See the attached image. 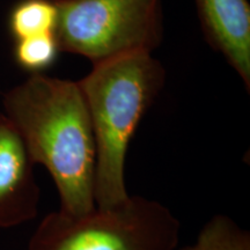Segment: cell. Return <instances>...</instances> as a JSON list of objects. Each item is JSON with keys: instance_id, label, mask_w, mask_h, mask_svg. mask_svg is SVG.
Wrapping results in <instances>:
<instances>
[{"instance_id": "cell-1", "label": "cell", "mask_w": 250, "mask_h": 250, "mask_svg": "<svg viewBox=\"0 0 250 250\" xmlns=\"http://www.w3.org/2000/svg\"><path fill=\"white\" fill-rule=\"evenodd\" d=\"M2 108L30 160L54 181L58 210L71 215L94 210L95 139L78 83L30 74L4 94Z\"/></svg>"}, {"instance_id": "cell-2", "label": "cell", "mask_w": 250, "mask_h": 250, "mask_svg": "<svg viewBox=\"0 0 250 250\" xmlns=\"http://www.w3.org/2000/svg\"><path fill=\"white\" fill-rule=\"evenodd\" d=\"M151 52H133L94 64L78 81L92 123L96 165L94 199L110 208L129 197L125 162L131 138L164 83Z\"/></svg>"}, {"instance_id": "cell-3", "label": "cell", "mask_w": 250, "mask_h": 250, "mask_svg": "<svg viewBox=\"0 0 250 250\" xmlns=\"http://www.w3.org/2000/svg\"><path fill=\"white\" fill-rule=\"evenodd\" d=\"M181 223L155 199L129 195L110 208L71 215L59 210L42 219L27 250H176Z\"/></svg>"}, {"instance_id": "cell-4", "label": "cell", "mask_w": 250, "mask_h": 250, "mask_svg": "<svg viewBox=\"0 0 250 250\" xmlns=\"http://www.w3.org/2000/svg\"><path fill=\"white\" fill-rule=\"evenodd\" d=\"M55 35L62 51L93 64L152 52L162 36L160 0H56Z\"/></svg>"}, {"instance_id": "cell-5", "label": "cell", "mask_w": 250, "mask_h": 250, "mask_svg": "<svg viewBox=\"0 0 250 250\" xmlns=\"http://www.w3.org/2000/svg\"><path fill=\"white\" fill-rule=\"evenodd\" d=\"M34 166L20 134L0 114V229L37 217L41 190Z\"/></svg>"}, {"instance_id": "cell-6", "label": "cell", "mask_w": 250, "mask_h": 250, "mask_svg": "<svg viewBox=\"0 0 250 250\" xmlns=\"http://www.w3.org/2000/svg\"><path fill=\"white\" fill-rule=\"evenodd\" d=\"M208 42L224 55L249 90L250 6L247 0H195Z\"/></svg>"}, {"instance_id": "cell-7", "label": "cell", "mask_w": 250, "mask_h": 250, "mask_svg": "<svg viewBox=\"0 0 250 250\" xmlns=\"http://www.w3.org/2000/svg\"><path fill=\"white\" fill-rule=\"evenodd\" d=\"M58 7L56 0H20L8 17V29L15 41L55 33Z\"/></svg>"}, {"instance_id": "cell-8", "label": "cell", "mask_w": 250, "mask_h": 250, "mask_svg": "<svg viewBox=\"0 0 250 250\" xmlns=\"http://www.w3.org/2000/svg\"><path fill=\"white\" fill-rule=\"evenodd\" d=\"M176 250H250V233L228 215L215 214L195 242Z\"/></svg>"}, {"instance_id": "cell-9", "label": "cell", "mask_w": 250, "mask_h": 250, "mask_svg": "<svg viewBox=\"0 0 250 250\" xmlns=\"http://www.w3.org/2000/svg\"><path fill=\"white\" fill-rule=\"evenodd\" d=\"M61 48L55 33L15 41V62L31 74L41 73L57 59Z\"/></svg>"}]
</instances>
